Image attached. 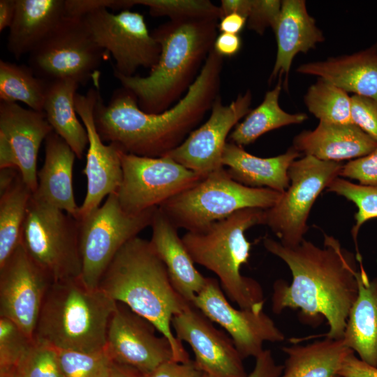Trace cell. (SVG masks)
I'll return each mask as SVG.
<instances>
[{"instance_id": "cell-21", "label": "cell", "mask_w": 377, "mask_h": 377, "mask_svg": "<svg viewBox=\"0 0 377 377\" xmlns=\"http://www.w3.org/2000/svg\"><path fill=\"white\" fill-rule=\"evenodd\" d=\"M273 31L277 52L269 80L284 77L283 84L286 88L294 57L315 48L325 41V37L315 19L309 15L304 0L281 1L280 15Z\"/></svg>"}, {"instance_id": "cell-14", "label": "cell", "mask_w": 377, "mask_h": 377, "mask_svg": "<svg viewBox=\"0 0 377 377\" xmlns=\"http://www.w3.org/2000/svg\"><path fill=\"white\" fill-rule=\"evenodd\" d=\"M53 281L20 243L0 265V317L13 322L33 339L45 295Z\"/></svg>"}, {"instance_id": "cell-31", "label": "cell", "mask_w": 377, "mask_h": 377, "mask_svg": "<svg viewBox=\"0 0 377 377\" xmlns=\"http://www.w3.org/2000/svg\"><path fill=\"white\" fill-rule=\"evenodd\" d=\"M281 84L279 79L276 86L266 92L262 103L236 125L228 137L230 142L241 147L248 145L269 131L300 124L308 119L305 113L290 114L281 108L279 100Z\"/></svg>"}, {"instance_id": "cell-10", "label": "cell", "mask_w": 377, "mask_h": 377, "mask_svg": "<svg viewBox=\"0 0 377 377\" xmlns=\"http://www.w3.org/2000/svg\"><path fill=\"white\" fill-rule=\"evenodd\" d=\"M108 53L93 39L83 17L66 16L29 54V66L47 81L69 79L86 84Z\"/></svg>"}, {"instance_id": "cell-43", "label": "cell", "mask_w": 377, "mask_h": 377, "mask_svg": "<svg viewBox=\"0 0 377 377\" xmlns=\"http://www.w3.org/2000/svg\"><path fill=\"white\" fill-rule=\"evenodd\" d=\"M203 375L204 372L195 361L170 360L160 365L148 377H203Z\"/></svg>"}, {"instance_id": "cell-39", "label": "cell", "mask_w": 377, "mask_h": 377, "mask_svg": "<svg viewBox=\"0 0 377 377\" xmlns=\"http://www.w3.org/2000/svg\"><path fill=\"white\" fill-rule=\"evenodd\" d=\"M33 339L13 322L0 317V372L13 371Z\"/></svg>"}, {"instance_id": "cell-45", "label": "cell", "mask_w": 377, "mask_h": 377, "mask_svg": "<svg viewBox=\"0 0 377 377\" xmlns=\"http://www.w3.org/2000/svg\"><path fill=\"white\" fill-rule=\"evenodd\" d=\"M254 367L246 377H279L283 365L278 364L270 350H264L256 358Z\"/></svg>"}, {"instance_id": "cell-28", "label": "cell", "mask_w": 377, "mask_h": 377, "mask_svg": "<svg viewBox=\"0 0 377 377\" xmlns=\"http://www.w3.org/2000/svg\"><path fill=\"white\" fill-rule=\"evenodd\" d=\"M6 47L16 59L30 54L66 15L65 0H17Z\"/></svg>"}, {"instance_id": "cell-24", "label": "cell", "mask_w": 377, "mask_h": 377, "mask_svg": "<svg viewBox=\"0 0 377 377\" xmlns=\"http://www.w3.org/2000/svg\"><path fill=\"white\" fill-rule=\"evenodd\" d=\"M296 71L323 79L348 94L377 100V43L351 54L301 64Z\"/></svg>"}, {"instance_id": "cell-17", "label": "cell", "mask_w": 377, "mask_h": 377, "mask_svg": "<svg viewBox=\"0 0 377 377\" xmlns=\"http://www.w3.org/2000/svg\"><path fill=\"white\" fill-rule=\"evenodd\" d=\"M92 81L93 87L86 94L77 93L75 97L76 112L88 135L87 161L82 170L87 177V192L77 218L99 207L105 197L116 193L123 178L122 149L116 143L105 144L96 128L94 110L101 95L100 75Z\"/></svg>"}, {"instance_id": "cell-23", "label": "cell", "mask_w": 377, "mask_h": 377, "mask_svg": "<svg viewBox=\"0 0 377 377\" xmlns=\"http://www.w3.org/2000/svg\"><path fill=\"white\" fill-rule=\"evenodd\" d=\"M292 147L304 156L341 162L370 154L377 148V142L353 123L319 121L313 130L297 135Z\"/></svg>"}, {"instance_id": "cell-15", "label": "cell", "mask_w": 377, "mask_h": 377, "mask_svg": "<svg viewBox=\"0 0 377 377\" xmlns=\"http://www.w3.org/2000/svg\"><path fill=\"white\" fill-rule=\"evenodd\" d=\"M192 304L227 332L242 359L256 358L264 350L265 342L285 339L284 334L264 311L232 306L216 279L207 277Z\"/></svg>"}, {"instance_id": "cell-35", "label": "cell", "mask_w": 377, "mask_h": 377, "mask_svg": "<svg viewBox=\"0 0 377 377\" xmlns=\"http://www.w3.org/2000/svg\"><path fill=\"white\" fill-rule=\"evenodd\" d=\"M134 5L149 8L154 17L170 20H220V7L209 0H133Z\"/></svg>"}, {"instance_id": "cell-34", "label": "cell", "mask_w": 377, "mask_h": 377, "mask_svg": "<svg viewBox=\"0 0 377 377\" xmlns=\"http://www.w3.org/2000/svg\"><path fill=\"white\" fill-rule=\"evenodd\" d=\"M304 101L319 121L352 124L350 96L330 82L318 78L307 89Z\"/></svg>"}, {"instance_id": "cell-19", "label": "cell", "mask_w": 377, "mask_h": 377, "mask_svg": "<svg viewBox=\"0 0 377 377\" xmlns=\"http://www.w3.org/2000/svg\"><path fill=\"white\" fill-rule=\"evenodd\" d=\"M53 131L43 112L0 103V170L15 169L33 193L38 185L40 145Z\"/></svg>"}, {"instance_id": "cell-16", "label": "cell", "mask_w": 377, "mask_h": 377, "mask_svg": "<svg viewBox=\"0 0 377 377\" xmlns=\"http://www.w3.org/2000/svg\"><path fill=\"white\" fill-rule=\"evenodd\" d=\"M251 101L250 90L239 94L228 105H223L219 96L207 121L165 156L204 177L224 168L222 155L227 138L239 121L251 111Z\"/></svg>"}, {"instance_id": "cell-37", "label": "cell", "mask_w": 377, "mask_h": 377, "mask_svg": "<svg viewBox=\"0 0 377 377\" xmlns=\"http://www.w3.org/2000/svg\"><path fill=\"white\" fill-rule=\"evenodd\" d=\"M13 374L14 377H64L57 350L35 339Z\"/></svg>"}, {"instance_id": "cell-12", "label": "cell", "mask_w": 377, "mask_h": 377, "mask_svg": "<svg viewBox=\"0 0 377 377\" xmlns=\"http://www.w3.org/2000/svg\"><path fill=\"white\" fill-rule=\"evenodd\" d=\"M120 156L123 178L116 194L129 214L158 207L205 178L167 156L145 157L122 150Z\"/></svg>"}, {"instance_id": "cell-7", "label": "cell", "mask_w": 377, "mask_h": 377, "mask_svg": "<svg viewBox=\"0 0 377 377\" xmlns=\"http://www.w3.org/2000/svg\"><path fill=\"white\" fill-rule=\"evenodd\" d=\"M281 193L267 188L242 185L223 168L158 207L177 229L197 231L242 209H269Z\"/></svg>"}, {"instance_id": "cell-33", "label": "cell", "mask_w": 377, "mask_h": 377, "mask_svg": "<svg viewBox=\"0 0 377 377\" xmlns=\"http://www.w3.org/2000/svg\"><path fill=\"white\" fill-rule=\"evenodd\" d=\"M47 82L29 66L0 60L1 102L20 101L29 109L43 112Z\"/></svg>"}, {"instance_id": "cell-46", "label": "cell", "mask_w": 377, "mask_h": 377, "mask_svg": "<svg viewBox=\"0 0 377 377\" xmlns=\"http://www.w3.org/2000/svg\"><path fill=\"white\" fill-rule=\"evenodd\" d=\"M242 46V40L239 35L221 33L217 36L214 50L219 55L232 57L238 53Z\"/></svg>"}, {"instance_id": "cell-32", "label": "cell", "mask_w": 377, "mask_h": 377, "mask_svg": "<svg viewBox=\"0 0 377 377\" xmlns=\"http://www.w3.org/2000/svg\"><path fill=\"white\" fill-rule=\"evenodd\" d=\"M33 192L20 173L0 191V265L21 243L24 223Z\"/></svg>"}, {"instance_id": "cell-26", "label": "cell", "mask_w": 377, "mask_h": 377, "mask_svg": "<svg viewBox=\"0 0 377 377\" xmlns=\"http://www.w3.org/2000/svg\"><path fill=\"white\" fill-rule=\"evenodd\" d=\"M301 154L293 147L270 158L252 155L235 143L227 142L222 155L223 166L237 182L252 188H267L283 193L290 185L289 167Z\"/></svg>"}, {"instance_id": "cell-27", "label": "cell", "mask_w": 377, "mask_h": 377, "mask_svg": "<svg viewBox=\"0 0 377 377\" xmlns=\"http://www.w3.org/2000/svg\"><path fill=\"white\" fill-rule=\"evenodd\" d=\"M359 264L356 273L358 293L342 339L360 360L377 368V278L370 279L362 260Z\"/></svg>"}, {"instance_id": "cell-4", "label": "cell", "mask_w": 377, "mask_h": 377, "mask_svg": "<svg viewBox=\"0 0 377 377\" xmlns=\"http://www.w3.org/2000/svg\"><path fill=\"white\" fill-rule=\"evenodd\" d=\"M218 20H170L151 33L161 47L156 64L147 76H114L149 114L177 103L195 82L217 37Z\"/></svg>"}, {"instance_id": "cell-52", "label": "cell", "mask_w": 377, "mask_h": 377, "mask_svg": "<svg viewBox=\"0 0 377 377\" xmlns=\"http://www.w3.org/2000/svg\"><path fill=\"white\" fill-rule=\"evenodd\" d=\"M203 377H214V376L207 375V374H206L204 373Z\"/></svg>"}, {"instance_id": "cell-2", "label": "cell", "mask_w": 377, "mask_h": 377, "mask_svg": "<svg viewBox=\"0 0 377 377\" xmlns=\"http://www.w3.org/2000/svg\"><path fill=\"white\" fill-rule=\"evenodd\" d=\"M223 57L214 48L198 77L172 107L149 114L124 87L116 89L108 104L100 95L94 107L96 128L104 142L116 143L126 153L158 158L179 146L211 111L220 96Z\"/></svg>"}, {"instance_id": "cell-3", "label": "cell", "mask_w": 377, "mask_h": 377, "mask_svg": "<svg viewBox=\"0 0 377 377\" xmlns=\"http://www.w3.org/2000/svg\"><path fill=\"white\" fill-rule=\"evenodd\" d=\"M98 288L149 321L170 342L175 361L190 360L171 323L174 316L191 304L173 287L149 240L138 236L124 244L106 268Z\"/></svg>"}, {"instance_id": "cell-5", "label": "cell", "mask_w": 377, "mask_h": 377, "mask_svg": "<svg viewBox=\"0 0 377 377\" xmlns=\"http://www.w3.org/2000/svg\"><path fill=\"white\" fill-rule=\"evenodd\" d=\"M265 210L246 208L197 231H187L182 237L195 264L214 273L229 300L239 308L263 311L264 294L260 284L241 274L247 263L251 243L246 231L264 225Z\"/></svg>"}, {"instance_id": "cell-9", "label": "cell", "mask_w": 377, "mask_h": 377, "mask_svg": "<svg viewBox=\"0 0 377 377\" xmlns=\"http://www.w3.org/2000/svg\"><path fill=\"white\" fill-rule=\"evenodd\" d=\"M21 244L54 281L81 278L77 221L63 210L32 195Z\"/></svg>"}, {"instance_id": "cell-22", "label": "cell", "mask_w": 377, "mask_h": 377, "mask_svg": "<svg viewBox=\"0 0 377 377\" xmlns=\"http://www.w3.org/2000/svg\"><path fill=\"white\" fill-rule=\"evenodd\" d=\"M150 227L149 242L164 263L173 287L184 300L192 304L205 285L207 277L196 269L177 228L159 207L156 209Z\"/></svg>"}, {"instance_id": "cell-48", "label": "cell", "mask_w": 377, "mask_h": 377, "mask_svg": "<svg viewBox=\"0 0 377 377\" xmlns=\"http://www.w3.org/2000/svg\"><path fill=\"white\" fill-rule=\"evenodd\" d=\"M218 29L221 33L237 34L246 24V18L236 13L228 14L220 20Z\"/></svg>"}, {"instance_id": "cell-50", "label": "cell", "mask_w": 377, "mask_h": 377, "mask_svg": "<svg viewBox=\"0 0 377 377\" xmlns=\"http://www.w3.org/2000/svg\"><path fill=\"white\" fill-rule=\"evenodd\" d=\"M145 374L131 367L120 364L112 361L108 377H148Z\"/></svg>"}, {"instance_id": "cell-6", "label": "cell", "mask_w": 377, "mask_h": 377, "mask_svg": "<svg viewBox=\"0 0 377 377\" xmlns=\"http://www.w3.org/2000/svg\"><path fill=\"white\" fill-rule=\"evenodd\" d=\"M117 302L81 278L53 281L48 288L34 339L57 350L96 352L105 348Z\"/></svg>"}, {"instance_id": "cell-38", "label": "cell", "mask_w": 377, "mask_h": 377, "mask_svg": "<svg viewBox=\"0 0 377 377\" xmlns=\"http://www.w3.org/2000/svg\"><path fill=\"white\" fill-rule=\"evenodd\" d=\"M57 352L64 377L108 376L112 360L105 348L96 352L68 350H57Z\"/></svg>"}, {"instance_id": "cell-8", "label": "cell", "mask_w": 377, "mask_h": 377, "mask_svg": "<svg viewBox=\"0 0 377 377\" xmlns=\"http://www.w3.org/2000/svg\"><path fill=\"white\" fill-rule=\"evenodd\" d=\"M156 209L129 214L121 206L116 193H113L103 205L77 219L81 279L86 286L98 288L102 275L120 249L150 227Z\"/></svg>"}, {"instance_id": "cell-41", "label": "cell", "mask_w": 377, "mask_h": 377, "mask_svg": "<svg viewBox=\"0 0 377 377\" xmlns=\"http://www.w3.org/2000/svg\"><path fill=\"white\" fill-rule=\"evenodd\" d=\"M350 101L352 123L377 142V100L353 95Z\"/></svg>"}, {"instance_id": "cell-40", "label": "cell", "mask_w": 377, "mask_h": 377, "mask_svg": "<svg viewBox=\"0 0 377 377\" xmlns=\"http://www.w3.org/2000/svg\"><path fill=\"white\" fill-rule=\"evenodd\" d=\"M281 8V1L251 0V6L247 17L248 29L260 35L266 29L272 30L276 27Z\"/></svg>"}, {"instance_id": "cell-13", "label": "cell", "mask_w": 377, "mask_h": 377, "mask_svg": "<svg viewBox=\"0 0 377 377\" xmlns=\"http://www.w3.org/2000/svg\"><path fill=\"white\" fill-rule=\"evenodd\" d=\"M82 17L94 41L113 57L114 73L130 77L140 67L151 69L156 64L161 47L141 13L100 8Z\"/></svg>"}, {"instance_id": "cell-11", "label": "cell", "mask_w": 377, "mask_h": 377, "mask_svg": "<svg viewBox=\"0 0 377 377\" xmlns=\"http://www.w3.org/2000/svg\"><path fill=\"white\" fill-rule=\"evenodd\" d=\"M341 162L326 161L304 156L288 170L289 187L276 203L265 210L268 226L284 246L294 247L304 239L310 210L320 193L339 176Z\"/></svg>"}, {"instance_id": "cell-1", "label": "cell", "mask_w": 377, "mask_h": 377, "mask_svg": "<svg viewBox=\"0 0 377 377\" xmlns=\"http://www.w3.org/2000/svg\"><path fill=\"white\" fill-rule=\"evenodd\" d=\"M263 245L288 265L293 276L290 284L282 279L274 283L272 311L298 309L301 319L310 324L323 318L329 326L326 337L342 339L358 293L357 256L325 234L323 247L305 239L288 247L267 237Z\"/></svg>"}, {"instance_id": "cell-47", "label": "cell", "mask_w": 377, "mask_h": 377, "mask_svg": "<svg viewBox=\"0 0 377 377\" xmlns=\"http://www.w3.org/2000/svg\"><path fill=\"white\" fill-rule=\"evenodd\" d=\"M251 6V0H222L219 6L220 20L231 13L239 14L247 20Z\"/></svg>"}, {"instance_id": "cell-49", "label": "cell", "mask_w": 377, "mask_h": 377, "mask_svg": "<svg viewBox=\"0 0 377 377\" xmlns=\"http://www.w3.org/2000/svg\"><path fill=\"white\" fill-rule=\"evenodd\" d=\"M17 0L0 1V31L10 28L15 17Z\"/></svg>"}, {"instance_id": "cell-44", "label": "cell", "mask_w": 377, "mask_h": 377, "mask_svg": "<svg viewBox=\"0 0 377 377\" xmlns=\"http://www.w3.org/2000/svg\"><path fill=\"white\" fill-rule=\"evenodd\" d=\"M339 377H377V368L360 360L351 352L344 360Z\"/></svg>"}, {"instance_id": "cell-30", "label": "cell", "mask_w": 377, "mask_h": 377, "mask_svg": "<svg viewBox=\"0 0 377 377\" xmlns=\"http://www.w3.org/2000/svg\"><path fill=\"white\" fill-rule=\"evenodd\" d=\"M79 85L69 79L48 81L43 112L53 131L81 159L88 146V135L75 110V97Z\"/></svg>"}, {"instance_id": "cell-18", "label": "cell", "mask_w": 377, "mask_h": 377, "mask_svg": "<svg viewBox=\"0 0 377 377\" xmlns=\"http://www.w3.org/2000/svg\"><path fill=\"white\" fill-rule=\"evenodd\" d=\"M156 330L149 321L117 302L109 321L105 349L112 361L149 375L174 360L170 342L156 335Z\"/></svg>"}, {"instance_id": "cell-25", "label": "cell", "mask_w": 377, "mask_h": 377, "mask_svg": "<svg viewBox=\"0 0 377 377\" xmlns=\"http://www.w3.org/2000/svg\"><path fill=\"white\" fill-rule=\"evenodd\" d=\"M71 147L52 131L45 140V161L38 171V185L33 196L77 218V206L73 188L75 158Z\"/></svg>"}, {"instance_id": "cell-36", "label": "cell", "mask_w": 377, "mask_h": 377, "mask_svg": "<svg viewBox=\"0 0 377 377\" xmlns=\"http://www.w3.org/2000/svg\"><path fill=\"white\" fill-rule=\"evenodd\" d=\"M328 191L346 198L357 208L355 214V224L351 230L357 244V236L362 225L377 217V186H362L337 177L327 188Z\"/></svg>"}, {"instance_id": "cell-51", "label": "cell", "mask_w": 377, "mask_h": 377, "mask_svg": "<svg viewBox=\"0 0 377 377\" xmlns=\"http://www.w3.org/2000/svg\"><path fill=\"white\" fill-rule=\"evenodd\" d=\"M0 377H14L13 371L0 372Z\"/></svg>"}, {"instance_id": "cell-20", "label": "cell", "mask_w": 377, "mask_h": 377, "mask_svg": "<svg viewBox=\"0 0 377 377\" xmlns=\"http://www.w3.org/2000/svg\"><path fill=\"white\" fill-rule=\"evenodd\" d=\"M176 337L187 343L195 362L214 377H246L243 359L230 337L217 329L203 313L189 305L172 319Z\"/></svg>"}, {"instance_id": "cell-42", "label": "cell", "mask_w": 377, "mask_h": 377, "mask_svg": "<svg viewBox=\"0 0 377 377\" xmlns=\"http://www.w3.org/2000/svg\"><path fill=\"white\" fill-rule=\"evenodd\" d=\"M339 176L355 179L362 186H377V148L343 165Z\"/></svg>"}, {"instance_id": "cell-29", "label": "cell", "mask_w": 377, "mask_h": 377, "mask_svg": "<svg viewBox=\"0 0 377 377\" xmlns=\"http://www.w3.org/2000/svg\"><path fill=\"white\" fill-rule=\"evenodd\" d=\"M287 357L279 377H339L346 357L353 352L343 339L326 337L305 345L282 348Z\"/></svg>"}]
</instances>
